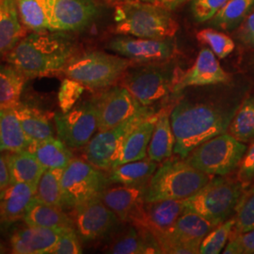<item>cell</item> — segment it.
Segmentation results:
<instances>
[{"label": "cell", "instance_id": "6da1fadb", "mask_svg": "<svg viewBox=\"0 0 254 254\" xmlns=\"http://www.w3.org/2000/svg\"><path fill=\"white\" fill-rule=\"evenodd\" d=\"M239 106L219 101H179L171 110L174 154L186 158L202 142L226 133Z\"/></svg>", "mask_w": 254, "mask_h": 254}, {"label": "cell", "instance_id": "7a4b0ae2", "mask_svg": "<svg viewBox=\"0 0 254 254\" xmlns=\"http://www.w3.org/2000/svg\"><path fill=\"white\" fill-rule=\"evenodd\" d=\"M75 52L76 44L67 32L33 31L6 54V61L29 78L63 72Z\"/></svg>", "mask_w": 254, "mask_h": 254}, {"label": "cell", "instance_id": "3957f363", "mask_svg": "<svg viewBox=\"0 0 254 254\" xmlns=\"http://www.w3.org/2000/svg\"><path fill=\"white\" fill-rule=\"evenodd\" d=\"M115 32L120 35L172 39L178 24L169 9L142 0L119 2L115 9Z\"/></svg>", "mask_w": 254, "mask_h": 254}, {"label": "cell", "instance_id": "277c9868", "mask_svg": "<svg viewBox=\"0 0 254 254\" xmlns=\"http://www.w3.org/2000/svg\"><path fill=\"white\" fill-rule=\"evenodd\" d=\"M212 176L188 163L185 158H168L157 167L146 188V202L186 200L205 186Z\"/></svg>", "mask_w": 254, "mask_h": 254}, {"label": "cell", "instance_id": "5b68a950", "mask_svg": "<svg viewBox=\"0 0 254 254\" xmlns=\"http://www.w3.org/2000/svg\"><path fill=\"white\" fill-rule=\"evenodd\" d=\"M132 64V61L119 55L89 51L74 55L63 72L85 88L105 90L120 80Z\"/></svg>", "mask_w": 254, "mask_h": 254}, {"label": "cell", "instance_id": "8992f818", "mask_svg": "<svg viewBox=\"0 0 254 254\" xmlns=\"http://www.w3.org/2000/svg\"><path fill=\"white\" fill-rule=\"evenodd\" d=\"M245 187L238 179L224 176L212 178L200 190L185 200L186 208L207 218L218 226L236 212Z\"/></svg>", "mask_w": 254, "mask_h": 254}, {"label": "cell", "instance_id": "52a82bcc", "mask_svg": "<svg viewBox=\"0 0 254 254\" xmlns=\"http://www.w3.org/2000/svg\"><path fill=\"white\" fill-rule=\"evenodd\" d=\"M247 149L246 143L226 132L194 148L185 160L211 176H225L239 167Z\"/></svg>", "mask_w": 254, "mask_h": 254}, {"label": "cell", "instance_id": "ba28073f", "mask_svg": "<svg viewBox=\"0 0 254 254\" xmlns=\"http://www.w3.org/2000/svg\"><path fill=\"white\" fill-rule=\"evenodd\" d=\"M178 73L171 64L130 67L121 78L122 86L127 88L142 106L152 107L172 92Z\"/></svg>", "mask_w": 254, "mask_h": 254}, {"label": "cell", "instance_id": "9c48e42d", "mask_svg": "<svg viewBox=\"0 0 254 254\" xmlns=\"http://www.w3.org/2000/svg\"><path fill=\"white\" fill-rule=\"evenodd\" d=\"M109 186V177L85 159L73 157L62 176L64 210H73L83 203L100 197Z\"/></svg>", "mask_w": 254, "mask_h": 254}, {"label": "cell", "instance_id": "30bf717a", "mask_svg": "<svg viewBox=\"0 0 254 254\" xmlns=\"http://www.w3.org/2000/svg\"><path fill=\"white\" fill-rule=\"evenodd\" d=\"M151 107H143L132 117L116 127L99 131L85 146L84 159L102 171H109L129 133L142 121L154 114Z\"/></svg>", "mask_w": 254, "mask_h": 254}, {"label": "cell", "instance_id": "8fae6325", "mask_svg": "<svg viewBox=\"0 0 254 254\" xmlns=\"http://www.w3.org/2000/svg\"><path fill=\"white\" fill-rule=\"evenodd\" d=\"M54 122L58 137L71 149L85 147L98 130L92 99L82 102L67 112L55 113Z\"/></svg>", "mask_w": 254, "mask_h": 254}, {"label": "cell", "instance_id": "7c38bea8", "mask_svg": "<svg viewBox=\"0 0 254 254\" xmlns=\"http://www.w3.org/2000/svg\"><path fill=\"white\" fill-rule=\"evenodd\" d=\"M91 99L96 109L98 131L116 127L144 107L123 86L107 88Z\"/></svg>", "mask_w": 254, "mask_h": 254}, {"label": "cell", "instance_id": "4fadbf2b", "mask_svg": "<svg viewBox=\"0 0 254 254\" xmlns=\"http://www.w3.org/2000/svg\"><path fill=\"white\" fill-rule=\"evenodd\" d=\"M74 228L83 242H93L111 235L118 226V217L101 200L94 198L74 208Z\"/></svg>", "mask_w": 254, "mask_h": 254}, {"label": "cell", "instance_id": "5bb4252c", "mask_svg": "<svg viewBox=\"0 0 254 254\" xmlns=\"http://www.w3.org/2000/svg\"><path fill=\"white\" fill-rule=\"evenodd\" d=\"M107 48L124 58L137 63H157L170 60L175 52L172 39H147L121 35L111 39Z\"/></svg>", "mask_w": 254, "mask_h": 254}, {"label": "cell", "instance_id": "9a60e30c", "mask_svg": "<svg viewBox=\"0 0 254 254\" xmlns=\"http://www.w3.org/2000/svg\"><path fill=\"white\" fill-rule=\"evenodd\" d=\"M147 187L118 186L107 188L101 194V200L120 221L143 227L145 224V193Z\"/></svg>", "mask_w": 254, "mask_h": 254}, {"label": "cell", "instance_id": "2e32d148", "mask_svg": "<svg viewBox=\"0 0 254 254\" xmlns=\"http://www.w3.org/2000/svg\"><path fill=\"white\" fill-rule=\"evenodd\" d=\"M98 12L93 0H52L49 30L67 33L82 30L91 25Z\"/></svg>", "mask_w": 254, "mask_h": 254}, {"label": "cell", "instance_id": "e0dca14e", "mask_svg": "<svg viewBox=\"0 0 254 254\" xmlns=\"http://www.w3.org/2000/svg\"><path fill=\"white\" fill-rule=\"evenodd\" d=\"M230 76L218 63L217 56L210 48H202L192 67L178 73L173 83L172 93L178 94L187 88L226 84Z\"/></svg>", "mask_w": 254, "mask_h": 254}, {"label": "cell", "instance_id": "ac0fdd59", "mask_svg": "<svg viewBox=\"0 0 254 254\" xmlns=\"http://www.w3.org/2000/svg\"><path fill=\"white\" fill-rule=\"evenodd\" d=\"M105 252L112 254H162L153 233L130 224L115 234Z\"/></svg>", "mask_w": 254, "mask_h": 254}, {"label": "cell", "instance_id": "d6986e66", "mask_svg": "<svg viewBox=\"0 0 254 254\" xmlns=\"http://www.w3.org/2000/svg\"><path fill=\"white\" fill-rule=\"evenodd\" d=\"M64 230L28 225L19 229L9 238L11 254H51Z\"/></svg>", "mask_w": 254, "mask_h": 254}, {"label": "cell", "instance_id": "ffe728a7", "mask_svg": "<svg viewBox=\"0 0 254 254\" xmlns=\"http://www.w3.org/2000/svg\"><path fill=\"white\" fill-rule=\"evenodd\" d=\"M36 191V186L30 184L9 183L0 191V221L11 223L24 218Z\"/></svg>", "mask_w": 254, "mask_h": 254}, {"label": "cell", "instance_id": "44dd1931", "mask_svg": "<svg viewBox=\"0 0 254 254\" xmlns=\"http://www.w3.org/2000/svg\"><path fill=\"white\" fill-rule=\"evenodd\" d=\"M157 114L154 113L137 125L127 136L111 169L148 156V146L154 133ZM110 171V170H109Z\"/></svg>", "mask_w": 254, "mask_h": 254}, {"label": "cell", "instance_id": "7402d4cb", "mask_svg": "<svg viewBox=\"0 0 254 254\" xmlns=\"http://www.w3.org/2000/svg\"><path fill=\"white\" fill-rule=\"evenodd\" d=\"M12 109L30 143L54 137V128L46 112L21 102Z\"/></svg>", "mask_w": 254, "mask_h": 254}, {"label": "cell", "instance_id": "603a6c76", "mask_svg": "<svg viewBox=\"0 0 254 254\" xmlns=\"http://www.w3.org/2000/svg\"><path fill=\"white\" fill-rule=\"evenodd\" d=\"M23 219L28 226L49 229L74 228L73 218L69 217L64 209L48 204L36 198L29 203Z\"/></svg>", "mask_w": 254, "mask_h": 254}, {"label": "cell", "instance_id": "cb8c5ba5", "mask_svg": "<svg viewBox=\"0 0 254 254\" xmlns=\"http://www.w3.org/2000/svg\"><path fill=\"white\" fill-rule=\"evenodd\" d=\"M4 158L8 166L9 183H27L38 186L46 169L27 150L6 152Z\"/></svg>", "mask_w": 254, "mask_h": 254}, {"label": "cell", "instance_id": "d4e9b609", "mask_svg": "<svg viewBox=\"0 0 254 254\" xmlns=\"http://www.w3.org/2000/svg\"><path fill=\"white\" fill-rule=\"evenodd\" d=\"M175 145V136L171 123V110L164 109L157 113L154 133L148 146V157L157 163L172 157Z\"/></svg>", "mask_w": 254, "mask_h": 254}, {"label": "cell", "instance_id": "484cf974", "mask_svg": "<svg viewBox=\"0 0 254 254\" xmlns=\"http://www.w3.org/2000/svg\"><path fill=\"white\" fill-rule=\"evenodd\" d=\"M158 163L148 156L143 159L123 164L109 171V184H119L127 187H147Z\"/></svg>", "mask_w": 254, "mask_h": 254}, {"label": "cell", "instance_id": "4316f807", "mask_svg": "<svg viewBox=\"0 0 254 254\" xmlns=\"http://www.w3.org/2000/svg\"><path fill=\"white\" fill-rule=\"evenodd\" d=\"M23 35L17 0H0V56L9 53Z\"/></svg>", "mask_w": 254, "mask_h": 254}, {"label": "cell", "instance_id": "83f0119b", "mask_svg": "<svg viewBox=\"0 0 254 254\" xmlns=\"http://www.w3.org/2000/svg\"><path fill=\"white\" fill-rule=\"evenodd\" d=\"M186 209L185 200H163L146 202L143 227L169 231Z\"/></svg>", "mask_w": 254, "mask_h": 254}, {"label": "cell", "instance_id": "f1b7e54d", "mask_svg": "<svg viewBox=\"0 0 254 254\" xmlns=\"http://www.w3.org/2000/svg\"><path fill=\"white\" fill-rule=\"evenodd\" d=\"M38 161L47 169L64 170L73 158L70 148L65 145L60 138H50L43 141L31 142L27 148Z\"/></svg>", "mask_w": 254, "mask_h": 254}, {"label": "cell", "instance_id": "f546056e", "mask_svg": "<svg viewBox=\"0 0 254 254\" xmlns=\"http://www.w3.org/2000/svg\"><path fill=\"white\" fill-rule=\"evenodd\" d=\"M29 143L13 109H0V152L24 151Z\"/></svg>", "mask_w": 254, "mask_h": 254}, {"label": "cell", "instance_id": "4dcf8cb0", "mask_svg": "<svg viewBox=\"0 0 254 254\" xmlns=\"http://www.w3.org/2000/svg\"><path fill=\"white\" fill-rule=\"evenodd\" d=\"M215 227L217 226L207 218L186 208L169 231L185 241L200 244L202 239Z\"/></svg>", "mask_w": 254, "mask_h": 254}, {"label": "cell", "instance_id": "1f68e13d", "mask_svg": "<svg viewBox=\"0 0 254 254\" xmlns=\"http://www.w3.org/2000/svg\"><path fill=\"white\" fill-rule=\"evenodd\" d=\"M27 79L9 64L0 65V109H12L18 104Z\"/></svg>", "mask_w": 254, "mask_h": 254}, {"label": "cell", "instance_id": "d6a6232c", "mask_svg": "<svg viewBox=\"0 0 254 254\" xmlns=\"http://www.w3.org/2000/svg\"><path fill=\"white\" fill-rule=\"evenodd\" d=\"M51 3L52 0H17L23 26L32 31L49 30Z\"/></svg>", "mask_w": 254, "mask_h": 254}, {"label": "cell", "instance_id": "836d02e7", "mask_svg": "<svg viewBox=\"0 0 254 254\" xmlns=\"http://www.w3.org/2000/svg\"><path fill=\"white\" fill-rule=\"evenodd\" d=\"M254 7V0H229L215 16L209 20L208 24L221 30H233L247 18Z\"/></svg>", "mask_w": 254, "mask_h": 254}, {"label": "cell", "instance_id": "e575fe53", "mask_svg": "<svg viewBox=\"0 0 254 254\" xmlns=\"http://www.w3.org/2000/svg\"><path fill=\"white\" fill-rule=\"evenodd\" d=\"M227 133L243 143L254 140V96L246 98L239 106Z\"/></svg>", "mask_w": 254, "mask_h": 254}, {"label": "cell", "instance_id": "d590c367", "mask_svg": "<svg viewBox=\"0 0 254 254\" xmlns=\"http://www.w3.org/2000/svg\"><path fill=\"white\" fill-rule=\"evenodd\" d=\"M63 169H47L37 186L35 198L46 203L64 209L62 196Z\"/></svg>", "mask_w": 254, "mask_h": 254}, {"label": "cell", "instance_id": "8d00e7d4", "mask_svg": "<svg viewBox=\"0 0 254 254\" xmlns=\"http://www.w3.org/2000/svg\"><path fill=\"white\" fill-rule=\"evenodd\" d=\"M235 226L231 236L247 233L254 229V185L243 191L237 202Z\"/></svg>", "mask_w": 254, "mask_h": 254}, {"label": "cell", "instance_id": "74e56055", "mask_svg": "<svg viewBox=\"0 0 254 254\" xmlns=\"http://www.w3.org/2000/svg\"><path fill=\"white\" fill-rule=\"evenodd\" d=\"M150 230V229H149ZM157 240L162 254H200V243L185 241L170 231L150 230Z\"/></svg>", "mask_w": 254, "mask_h": 254}, {"label": "cell", "instance_id": "f35d334b", "mask_svg": "<svg viewBox=\"0 0 254 254\" xmlns=\"http://www.w3.org/2000/svg\"><path fill=\"white\" fill-rule=\"evenodd\" d=\"M235 226V218H229L226 221L214 228L205 236L200 246V254H218L222 252L230 239Z\"/></svg>", "mask_w": 254, "mask_h": 254}, {"label": "cell", "instance_id": "ab89813d", "mask_svg": "<svg viewBox=\"0 0 254 254\" xmlns=\"http://www.w3.org/2000/svg\"><path fill=\"white\" fill-rule=\"evenodd\" d=\"M197 40L201 44L208 46L218 59L227 58L236 47L235 42L232 40V38L223 32L217 31L212 28H206L199 31L197 33Z\"/></svg>", "mask_w": 254, "mask_h": 254}, {"label": "cell", "instance_id": "60d3db41", "mask_svg": "<svg viewBox=\"0 0 254 254\" xmlns=\"http://www.w3.org/2000/svg\"><path fill=\"white\" fill-rule=\"evenodd\" d=\"M85 91V87L79 82L71 78L64 79L58 94L59 105L63 112H67L76 106L77 101Z\"/></svg>", "mask_w": 254, "mask_h": 254}, {"label": "cell", "instance_id": "b9f144b4", "mask_svg": "<svg viewBox=\"0 0 254 254\" xmlns=\"http://www.w3.org/2000/svg\"><path fill=\"white\" fill-rule=\"evenodd\" d=\"M80 241L75 228H66L62 232L51 254H82Z\"/></svg>", "mask_w": 254, "mask_h": 254}, {"label": "cell", "instance_id": "7bdbcfd3", "mask_svg": "<svg viewBox=\"0 0 254 254\" xmlns=\"http://www.w3.org/2000/svg\"><path fill=\"white\" fill-rule=\"evenodd\" d=\"M228 1L229 0H192V15L198 23L208 22Z\"/></svg>", "mask_w": 254, "mask_h": 254}, {"label": "cell", "instance_id": "ee69618b", "mask_svg": "<svg viewBox=\"0 0 254 254\" xmlns=\"http://www.w3.org/2000/svg\"><path fill=\"white\" fill-rule=\"evenodd\" d=\"M237 179L243 184L244 187H248L251 183L254 182V140L248 147L245 155L238 167Z\"/></svg>", "mask_w": 254, "mask_h": 254}, {"label": "cell", "instance_id": "f6af8a7d", "mask_svg": "<svg viewBox=\"0 0 254 254\" xmlns=\"http://www.w3.org/2000/svg\"><path fill=\"white\" fill-rule=\"evenodd\" d=\"M237 38L246 46L254 48V10L247 16L239 27Z\"/></svg>", "mask_w": 254, "mask_h": 254}, {"label": "cell", "instance_id": "bcb514c9", "mask_svg": "<svg viewBox=\"0 0 254 254\" xmlns=\"http://www.w3.org/2000/svg\"><path fill=\"white\" fill-rule=\"evenodd\" d=\"M236 241L239 254H254V229L243 234L231 236Z\"/></svg>", "mask_w": 254, "mask_h": 254}, {"label": "cell", "instance_id": "7dc6e473", "mask_svg": "<svg viewBox=\"0 0 254 254\" xmlns=\"http://www.w3.org/2000/svg\"><path fill=\"white\" fill-rule=\"evenodd\" d=\"M9 184V173L4 155L0 154V191Z\"/></svg>", "mask_w": 254, "mask_h": 254}, {"label": "cell", "instance_id": "c3c4849f", "mask_svg": "<svg viewBox=\"0 0 254 254\" xmlns=\"http://www.w3.org/2000/svg\"><path fill=\"white\" fill-rule=\"evenodd\" d=\"M146 2H150L155 5H158L160 7H163L165 9H176L179 7L183 3H185L187 0H142Z\"/></svg>", "mask_w": 254, "mask_h": 254}, {"label": "cell", "instance_id": "681fc988", "mask_svg": "<svg viewBox=\"0 0 254 254\" xmlns=\"http://www.w3.org/2000/svg\"><path fill=\"white\" fill-rule=\"evenodd\" d=\"M5 253H7V249H6L5 246L0 242V254H5Z\"/></svg>", "mask_w": 254, "mask_h": 254}, {"label": "cell", "instance_id": "f907efd6", "mask_svg": "<svg viewBox=\"0 0 254 254\" xmlns=\"http://www.w3.org/2000/svg\"><path fill=\"white\" fill-rule=\"evenodd\" d=\"M114 1H118L119 2H123V1H127V0H114Z\"/></svg>", "mask_w": 254, "mask_h": 254}]
</instances>
